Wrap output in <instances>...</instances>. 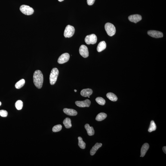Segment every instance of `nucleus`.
<instances>
[{
	"label": "nucleus",
	"instance_id": "obj_1",
	"mask_svg": "<svg viewBox=\"0 0 166 166\" xmlns=\"http://www.w3.org/2000/svg\"><path fill=\"white\" fill-rule=\"evenodd\" d=\"M33 79L35 87L38 89H41L43 83L44 77L40 71L36 70L34 73Z\"/></svg>",
	"mask_w": 166,
	"mask_h": 166
},
{
	"label": "nucleus",
	"instance_id": "obj_24",
	"mask_svg": "<svg viewBox=\"0 0 166 166\" xmlns=\"http://www.w3.org/2000/svg\"><path fill=\"white\" fill-rule=\"evenodd\" d=\"M23 102L21 100H18L16 103L15 106L18 110H20L23 107Z\"/></svg>",
	"mask_w": 166,
	"mask_h": 166
},
{
	"label": "nucleus",
	"instance_id": "obj_6",
	"mask_svg": "<svg viewBox=\"0 0 166 166\" xmlns=\"http://www.w3.org/2000/svg\"><path fill=\"white\" fill-rule=\"evenodd\" d=\"M97 40V37L94 34L88 35L86 37L85 41L87 44H94L96 43Z\"/></svg>",
	"mask_w": 166,
	"mask_h": 166
},
{
	"label": "nucleus",
	"instance_id": "obj_19",
	"mask_svg": "<svg viewBox=\"0 0 166 166\" xmlns=\"http://www.w3.org/2000/svg\"><path fill=\"white\" fill-rule=\"evenodd\" d=\"M106 97L109 100L113 102L116 101L118 100V98L115 94L109 92L106 94Z\"/></svg>",
	"mask_w": 166,
	"mask_h": 166
},
{
	"label": "nucleus",
	"instance_id": "obj_11",
	"mask_svg": "<svg viewBox=\"0 0 166 166\" xmlns=\"http://www.w3.org/2000/svg\"><path fill=\"white\" fill-rule=\"evenodd\" d=\"M128 19L130 21L136 23L142 20V17L139 15H133L129 16Z\"/></svg>",
	"mask_w": 166,
	"mask_h": 166
},
{
	"label": "nucleus",
	"instance_id": "obj_12",
	"mask_svg": "<svg viewBox=\"0 0 166 166\" xmlns=\"http://www.w3.org/2000/svg\"><path fill=\"white\" fill-rule=\"evenodd\" d=\"M63 112L66 115L71 116H75L78 114L77 111L73 109L64 108L63 109Z\"/></svg>",
	"mask_w": 166,
	"mask_h": 166
},
{
	"label": "nucleus",
	"instance_id": "obj_9",
	"mask_svg": "<svg viewBox=\"0 0 166 166\" xmlns=\"http://www.w3.org/2000/svg\"><path fill=\"white\" fill-rule=\"evenodd\" d=\"M147 33L149 36L153 38H162L163 37L162 33L159 31L150 30L148 31Z\"/></svg>",
	"mask_w": 166,
	"mask_h": 166
},
{
	"label": "nucleus",
	"instance_id": "obj_7",
	"mask_svg": "<svg viewBox=\"0 0 166 166\" xmlns=\"http://www.w3.org/2000/svg\"><path fill=\"white\" fill-rule=\"evenodd\" d=\"M70 57V56L68 53H64L59 58L58 60V63L60 64L66 63L68 61Z\"/></svg>",
	"mask_w": 166,
	"mask_h": 166
},
{
	"label": "nucleus",
	"instance_id": "obj_3",
	"mask_svg": "<svg viewBox=\"0 0 166 166\" xmlns=\"http://www.w3.org/2000/svg\"><path fill=\"white\" fill-rule=\"evenodd\" d=\"M105 28L107 33L109 36H112L115 34L116 32V28L112 24L109 23H106Z\"/></svg>",
	"mask_w": 166,
	"mask_h": 166
},
{
	"label": "nucleus",
	"instance_id": "obj_17",
	"mask_svg": "<svg viewBox=\"0 0 166 166\" xmlns=\"http://www.w3.org/2000/svg\"><path fill=\"white\" fill-rule=\"evenodd\" d=\"M106 42L104 41L100 42L98 45L97 51L98 52L103 51L106 48Z\"/></svg>",
	"mask_w": 166,
	"mask_h": 166
},
{
	"label": "nucleus",
	"instance_id": "obj_20",
	"mask_svg": "<svg viewBox=\"0 0 166 166\" xmlns=\"http://www.w3.org/2000/svg\"><path fill=\"white\" fill-rule=\"evenodd\" d=\"M63 124L66 128H70L72 127L71 119L69 118H65L63 121Z\"/></svg>",
	"mask_w": 166,
	"mask_h": 166
},
{
	"label": "nucleus",
	"instance_id": "obj_31",
	"mask_svg": "<svg viewBox=\"0 0 166 166\" xmlns=\"http://www.w3.org/2000/svg\"><path fill=\"white\" fill-rule=\"evenodd\" d=\"M74 91H75V92H76L77 90H74Z\"/></svg>",
	"mask_w": 166,
	"mask_h": 166
},
{
	"label": "nucleus",
	"instance_id": "obj_33",
	"mask_svg": "<svg viewBox=\"0 0 166 166\" xmlns=\"http://www.w3.org/2000/svg\"><path fill=\"white\" fill-rule=\"evenodd\" d=\"M88 97L89 98H90V96H88Z\"/></svg>",
	"mask_w": 166,
	"mask_h": 166
},
{
	"label": "nucleus",
	"instance_id": "obj_18",
	"mask_svg": "<svg viewBox=\"0 0 166 166\" xmlns=\"http://www.w3.org/2000/svg\"><path fill=\"white\" fill-rule=\"evenodd\" d=\"M107 117V115L106 114L104 113H101L97 116L95 119L98 121H101L106 119Z\"/></svg>",
	"mask_w": 166,
	"mask_h": 166
},
{
	"label": "nucleus",
	"instance_id": "obj_5",
	"mask_svg": "<svg viewBox=\"0 0 166 166\" xmlns=\"http://www.w3.org/2000/svg\"><path fill=\"white\" fill-rule=\"evenodd\" d=\"M20 10L22 13L26 15H31L34 12L33 9L26 5H23L21 6Z\"/></svg>",
	"mask_w": 166,
	"mask_h": 166
},
{
	"label": "nucleus",
	"instance_id": "obj_26",
	"mask_svg": "<svg viewBox=\"0 0 166 166\" xmlns=\"http://www.w3.org/2000/svg\"><path fill=\"white\" fill-rule=\"evenodd\" d=\"M62 128V126L61 124H58L55 126L53 127L52 128V131L54 132H57L60 131L61 130Z\"/></svg>",
	"mask_w": 166,
	"mask_h": 166
},
{
	"label": "nucleus",
	"instance_id": "obj_21",
	"mask_svg": "<svg viewBox=\"0 0 166 166\" xmlns=\"http://www.w3.org/2000/svg\"><path fill=\"white\" fill-rule=\"evenodd\" d=\"M25 84V80L24 79H22L17 82L15 84V86L17 89H20L23 87Z\"/></svg>",
	"mask_w": 166,
	"mask_h": 166
},
{
	"label": "nucleus",
	"instance_id": "obj_2",
	"mask_svg": "<svg viewBox=\"0 0 166 166\" xmlns=\"http://www.w3.org/2000/svg\"><path fill=\"white\" fill-rule=\"evenodd\" d=\"M59 74V71L57 68H54L51 70L50 76V84L54 85L57 81Z\"/></svg>",
	"mask_w": 166,
	"mask_h": 166
},
{
	"label": "nucleus",
	"instance_id": "obj_15",
	"mask_svg": "<svg viewBox=\"0 0 166 166\" xmlns=\"http://www.w3.org/2000/svg\"><path fill=\"white\" fill-rule=\"evenodd\" d=\"M102 146V144L101 143H96V144L93 147L90 151V155L91 156L94 155L98 149L101 147Z\"/></svg>",
	"mask_w": 166,
	"mask_h": 166
},
{
	"label": "nucleus",
	"instance_id": "obj_22",
	"mask_svg": "<svg viewBox=\"0 0 166 166\" xmlns=\"http://www.w3.org/2000/svg\"><path fill=\"white\" fill-rule=\"evenodd\" d=\"M78 145L81 149H85L86 148V143L83 141L82 139L80 137H78Z\"/></svg>",
	"mask_w": 166,
	"mask_h": 166
},
{
	"label": "nucleus",
	"instance_id": "obj_28",
	"mask_svg": "<svg viewBox=\"0 0 166 166\" xmlns=\"http://www.w3.org/2000/svg\"><path fill=\"white\" fill-rule=\"evenodd\" d=\"M95 0H87V4L89 5H92L94 4Z\"/></svg>",
	"mask_w": 166,
	"mask_h": 166
},
{
	"label": "nucleus",
	"instance_id": "obj_16",
	"mask_svg": "<svg viewBox=\"0 0 166 166\" xmlns=\"http://www.w3.org/2000/svg\"><path fill=\"white\" fill-rule=\"evenodd\" d=\"M85 128L87 130V134L89 136H91L94 135V131L93 127H90L89 124H87L85 126Z\"/></svg>",
	"mask_w": 166,
	"mask_h": 166
},
{
	"label": "nucleus",
	"instance_id": "obj_29",
	"mask_svg": "<svg viewBox=\"0 0 166 166\" xmlns=\"http://www.w3.org/2000/svg\"><path fill=\"white\" fill-rule=\"evenodd\" d=\"M162 149L164 153L166 154V147L165 146L163 147L162 148Z\"/></svg>",
	"mask_w": 166,
	"mask_h": 166
},
{
	"label": "nucleus",
	"instance_id": "obj_23",
	"mask_svg": "<svg viewBox=\"0 0 166 166\" xmlns=\"http://www.w3.org/2000/svg\"><path fill=\"white\" fill-rule=\"evenodd\" d=\"M156 129V126L155 121L152 120L151 121L150 126H149L148 131L149 132H151L152 131H155Z\"/></svg>",
	"mask_w": 166,
	"mask_h": 166
},
{
	"label": "nucleus",
	"instance_id": "obj_30",
	"mask_svg": "<svg viewBox=\"0 0 166 166\" xmlns=\"http://www.w3.org/2000/svg\"><path fill=\"white\" fill-rule=\"evenodd\" d=\"M58 1L59 2H62V1H64V0H58Z\"/></svg>",
	"mask_w": 166,
	"mask_h": 166
},
{
	"label": "nucleus",
	"instance_id": "obj_32",
	"mask_svg": "<svg viewBox=\"0 0 166 166\" xmlns=\"http://www.w3.org/2000/svg\"><path fill=\"white\" fill-rule=\"evenodd\" d=\"M1 104L2 103H1V102H0V106H1Z\"/></svg>",
	"mask_w": 166,
	"mask_h": 166
},
{
	"label": "nucleus",
	"instance_id": "obj_13",
	"mask_svg": "<svg viewBox=\"0 0 166 166\" xmlns=\"http://www.w3.org/2000/svg\"><path fill=\"white\" fill-rule=\"evenodd\" d=\"M93 90L90 89H84L81 90L80 94L83 97H87L92 94Z\"/></svg>",
	"mask_w": 166,
	"mask_h": 166
},
{
	"label": "nucleus",
	"instance_id": "obj_14",
	"mask_svg": "<svg viewBox=\"0 0 166 166\" xmlns=\"http://www.w3.org/2000/svg\"><path fill=\"white\" fill-rule=\"evenodd\" d=\"M149 148V145L147 143L144 144L142 146L141 150V157H143L145 156Z\"/></svg>",
	"mask_w": 166,
	"mask_h": 166
},
{
	"label": "nucleus",
	"instance_id": "obj_27",
	"mask_svg": "<svg viewBox=\"0 0 166 166\" xmlns=\"http://www.w3.org/2000/svg\"><path fill=\"white\" fill-rule=\"evenodd\" d=\"M8 113L7 111L4 110H0V116L3 117H7Z\"/></svg>",
	"mask_w": 166,
	"mask_h": 166
},
{
	"label": "nucleus",
	"instance_id": "obj_8",
	"mask_svg": "<svg viewBox=\"0 0 166 166\" xmlns=\"http://www.w3.org/2000/svg\"><path fill=\"white\" fill-rule=\"evenodd\" d=\"M79 52L80 54L84 58L88 57L89 51L88 48L85 45H81L80 47Z\"/></svg>",
	"mask_w": 166,
	"mask_h": 166
},
{
	"label": "nucleus",
	"instance_id": "obj_4",
	"mask_svg": "<svg viewBox=\"0 0 166 166\" xmlns=\"http://www.w3.org/2000/svg\"><path fill=\"white\" fill-rule=\"evenodd\" d=\"M75 29L73 26L68 25L65 30L64 35L65 38H71L75 32Z\"/></svg>",
	"mask_w": 166,
	"mask_h": 166
},
{
	"label": "nucleus",
	"instance_id": "obj_25",
	"mask_svg": "<svg viewBox=\"0 0 166 166\" xmlns=\"http://www.w3.org/2000/svg\"><path fill=\"white\" fill-rule=\"evenodd\" d=\"M95 100L98 104L102 106L104 105L106 103V101L105 99L102 97H97L96 98Z\"/></svg>",
	"mask_w": 166,
	"mask_h": 166
},
{
	"label": "nucleus",
	"instance_id": "obj_10",
	"mask_svg": "<svg viewBox=\"0 0 166 166\" xmlns=\"http://www.w3.org/2000/svg\"><path fill=\"white\" fill-rule=\"evenodd\" d=\"M77 106L80 107H89L91 104V102L87 99L84 101H77L75 102Z\"/></svg>",
	"mask_w": 166,
	"mask_h": 166
}]
</instances>
